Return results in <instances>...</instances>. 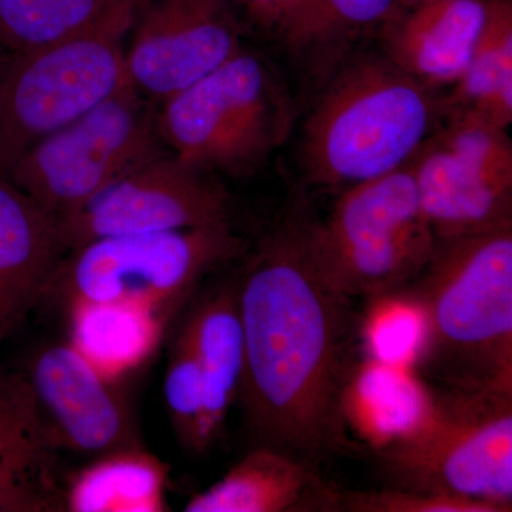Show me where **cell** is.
I'll return each mask as SVG.
<instances>
[{
    "mask_svg": "<svg viewBox=\"0 0 512 512\" xmlns=\"http://www.w3.org/2000/svg\"><path fill=\"white\" fill-rule=\"evenodd\" d=\"M311 214L291 205L237 281L244 333L241 399L256 446L315 464L348 447L342 396L350 372V298L329 284L309 239Z\"/></svg>",
    "mask_w": 512,
    "mask_h": 512,
    "instance_id": "6da1fadb",
    "label": "cell"
},
{
    "mask_svg": "<svg viewBox=\"0 0 512 512\" xmlns=\"http://www.w3.org/2000/svg\"><path fill=\"white\" fill-rule=\"evenodd\" d=\"M409 286L424 319L416 365L444 389L512 394V228L437 239Z\"/></svg>",
    "mask_w": 512,
    "mask_h": 512,
    "instance_id": "7a4b0ae2",
    "label": "cell"
},
{
    "mask_svg": "<svg viewBox=\"0 0 512 512\" xmlns=\"http://www.w3.org/2000/svg\"><path fill=\"white\" fill-rule=\"evenodd\" d=\"M441 99L386 57L340 64L306 120V177L323 188H345L404 167L431 136Z\"/></svg>",
    "mask_w": 512,
    "mask_h": 512,
    "instance_id": "3957f363",
    "label": "cell"
},
{
    "mask_svg": "<svg viewBox=\"0 0 512 512\" xmlns=\"http://www.w3.org/2000/svg\"><path fill=\"white\" fill-rule=\"evenodd\" d=\"M165 147L212 175L251 177L291 134L293 106L278 74L245 46L157 106Z\"/></svg>",
    "mask_w": 512,
    "mask_h": 512,
    "instance_id": "277c9868",
    "label": "cell"
},
{
    "mask_svg": "<svg viewBox=\"0 0 512 512\" xmlns=\"http://www.w3.org/2000/svg\"><path fill=\"white\" fill-rule=\"evenodd\" d=\"M136 0L50 45L12 53L0 70V178L29 148L128 82L126 42Z\"/></svg>",
    "mask_w": 512,
    "mask_h": 512,
    "instance_id": "5b68a950",
    "label": "cell"
},
{
    "mask_svg": "<svg viewBox=\"0 0 512 512\" xmlns=\"http://www.w3.org/2000/svg\"><path fill=\"white\" fill-rule=\"evenodd\" d=\"M320 271L348 298L375 299L412 284L429 264L436 237L412 165L345 188L325 221L309 220Z\"/></svg>",
    "mask_w": 512,
    "mask_h": 512,
    "instance_id": "8992f818",
    "label": "cell"
},
{
    "mask_svg": "<svg viewBox=\"0 0 512 512\" xmlns=\"http://www.w3.org/2000/svg\"><path fill=\"white\" fill-rule=\"evenodd\" d=\"M392 487L512 511V394L443 389L407 439L380 451Z\"/></svg>",
    "mask_w": 512,
    "mask_h": 512,
    "instance_id": "52a82bcc",
    "label": "cell"
},
{
    "mask_svg": "<svg viewBox=\"0 0 512 512\" xmlns=\"http://www.w3.org/2000/svg\"><path fill=\"white\" fill-rule=\"evenodd\" d=\"M248 249L232 224L94 239L64 254L49 291L67 303H126L170 320L201 279Z\"/></svg>",
    "mask_w": 512,
    "mask_h": 512,
    "instance_id": "ba28073f",
    "label": "cell"
},
{
    "mask_svg": "<svg viewBox=\"0 0 512 512\" xmlns=\"http://www.w3.org/2000/svg\"><path fill=\"white\" fill-rule=\"evenodd\" d=\"M167 153L157 104L127 83L29 148L5 180L59 218Z\"/></svg>",
    "mask_w": 512,
    "mask_h": 512,
    "instance_id": "9c48e42d",
    "label": "cell"
},
{
    "mask_svg": "<svg viewBox=\"0 0 512 512\" xmlns=\"http://www.w3.org/2000/svg\"><path fill=\"white\" fill-rule=\"evenodd\" d=\"M412 160L421 208L436 239L512 228V141L507 128L450 114Z\"/></svg>",
    "mask_w": 512,
    "mask_h": 512,
    "instance_id": "30bf717a",
    "label": "cell"
},
{
    "mask_svg": "<svg viewBox=\"0 0 512 512\" xmlns=\"http://www.w3.org/2000/svg\"><path fill=\"white\" fill-rule=\"evenodd\" d=\"M67 251L94 239L231 224V195L217 175L174 154L141 165L57 218Z\"/></svg>",
    "mask_w": 512,
    "mask_h": 512,
    "instance_id": "8fae6325",
    "label": "cell"
},
{
    "mask_svg": "<svg viewBox=\"0 0 512 512\" xmlns=\"http://www.w3.org/2000/svg\"><path fill=\"white\" fill-rule=\"evenodd\" d=\"M244 26L231 0H136L128 82L158 106L238 53Z\"/></svg>",
    "mask_w": 512,
    "mask_h": 512,
    "instance_id": "7c38bea8",
    "label": "cell"
},
{
    "mask_svg": "<svg viewBox=\"0 0 512 512\" xmlns=\"http://www.w3.org/2000/svg\"><path fill=\"white\" fill-rule=\"evenodd\" d=\"M26 380L57 450L97 457L141 447L126 397L72 343L36 352Z\"/></svg>",
    "mask_w": 512,
    "mask_h": 512,
    "instance_id": "4fadbf2b",
    "label": "cell"
},
{
    "mask_svg": "<svg viewBox=\"0 0 512 512\" xmlns=\"http://www.w3.org/2000/svg\"><path fill=\"white\" fill-rule=\"evenodd\" d=\"M487 18V0H420L383 23V56L431 90L466 72Z\"/></svg>",
    "mask_w": 512,
    "mask_h": 512,
    "instance_id": "5bb4252c",
    "label": "cell"
},
{
    "mask_svg": "<svg viewBox=\"0 0 512 512\" xmlns=\"http://www.w3.org/2000/svg\"><path fill=\"white\" fill-rule=\"evenodd\" d=\"M66 252L55 215L0 178V345L49 293Z\"/></svg>",
    "mask_w": 512,
    "mask_h": 512,
    "instance_id": "9a60e30c",
    "label": "cell"
},
{
    "mask_svg": "<svg viewBox=\"0 0 512 512\" xmlns=\"http://www.w3.org/2000/svg\"><path fill=\"white\" fill-rule=\"evenodd\" d=\"M57 451L26 377L0 369V511H66Z\"/></svg>",
    "mask_w": 512,
    "mask_h": 512,
    "instance_id": "2e32d148",
    "label": "cell"
},
{
    "mask_svg": "<svg viewBox=\"0 0 512 512\" xmlns=\"http://www.w3.org/2000/svg\"><path fill=\"white\" fill-rule=\"evenodd\" d=\"M340 491L315 464L256 446L217 483L195 494L187 512H338Z\"/></svg>",
    "mask_w": 512,
    "mask_h": 512,
    "instance_id": "e0dca14e",
    "label": "cell"
},
{
    "mask_svg": "<svg viewBox=\"0 0 512 512\" xmlns=\"http://www.w3.org/2000/svg\"><path fill=\"white\" fill-rule=\"evenodd\" d=\"M178 335L190 346L201 370L204 416L200 441L201 453H205L220 439L244 379V333L237 281L215 286L198 299Z\"/></svg>",
    "mask_w": 512,
    "mask_h": 512,
    "instance_id": "ac0fdd59",
    "label": "cell"
},
{
    "mask_svg": "<svg viewBox=\"0 0 512 512\" xmlns=\"http://www.w3.org/2000/svg\"><path fill=\"white\" fill-rule=\"evenodd\" d=\"M434 392L409 367L367 359L350 370L343 389L346 426L375 450L399 443L414 433L433 407Z\"/></svg>",
    "mask_w": 512,
    "mask_h": 512,
    "instance_id": "d6986e66",
    "label": "cell"
},
{
    "mask_svg": "<svg viewBox=\"0 0 512 512\" xmlns=\"http://www.w3.org/2000/svg\"><path fill=\"white\" fill-rule=\"evenodd\" d=\"M168 467L141 447L97 456L64 487L69 512H163Z\"/></svg>",
    "mask_w": 512,
    "mask_h": 512,
    "instance_id": "ffe728a7",
    "label": "cell"
},
{
    "mask_svg": "<svg viewBox=\"0 0 512 512\" xmlns=\"http://www.w3.org/2000/svg\"><path fill=\"white\" fill-rule=\"evenodd\" d=\"M70 343L114 380L143 365L168 320L126 303H69Z\"/></svg>",
    "mask_w": 512,
    "mask_h": 512,
    "instance_id": "44dd1931",
    "label": "cell"
},
{
    "mask_svg": "<svg viewBox=\"0 0 512 512\" xmlns=\"http://www.w3.org/2000/svg\"><path fill=\"white\" fill-rule=\"evenodd\" d=\"M470 113L495 126L512 121V0H487V18L466 72L441 99V114Z\"/></svg>",
    "mask_w": 512,
    "mask_h": 512,
    "instance_id": "7402d4cb",
    "label": "cell"
},
{
    "mask_svg": "<svg viewBox=\"0 0 512 512\" xmlns=\"http://www.w3.org/2000/svg\"><path fill=\"white\" fill-rule=\"evenodd\" d=\"M396 0H302L281 42L313 73L330 76L349 47L392 16Z\"/></svg>",
    "mask_w": 512,
    "mask_h": 512,
    "instance_id": "603a6c76",
    "label": "cell"
},
{
    "mask_svg": "<svg viewBox=\"0 0 512 512\" xmlns=\"http://www.w3.org/2000/svg\"><path fill=\"white\" fill-rule=\"evenodd\" d=\"M126 0H0V49L25 52L93 28Z\"/></svg>",
    "mask_w": 512,
    "mask_h": 512,
    "instance_id": "cb8c5ba5",
    "label": "cell"
},
{
    "mask_svg": "<svg viewBox=\"0 0 512 512\" xmlns=\"http://www.w3.org/2000/svg\"><path fill=\"white\" fill-rule=\"evenodd\" d=\"M373 301L365 323L370 359L409 369L416 367L424 340L420 306L409 293H389Z\"/></svg>",
    "mask_w": 512,
    "mask_h": 512,
    "instance_id": "d4e9b609",
    "label": "cell"
},
{
    "mask_svg": "<svg viewBox=\"0 0 512 512\" xmlns=\"http://www.w3.org/2000/svg\"><path fill=\"white\" fill-rule=\"evenodd\" d=\"M164 399L175 436L191 453H201L204 386L200 366L187 342L177 335L164 379Z\"/></svg>",
    "mask_w": 512,
    "mask_h": 512,
    "instance_id": "484cf974",
    "label": "cell"
},
{
    "mask_svg": "<svg viewBox=\"0 0 512 512\" xmlns=\"http://www.w3.org/2000/svg\"><path fill=\"white\" fill-rule=\"evenodd\" d=\"M338 512H494L488 505L407 488L340 491Z\"/></svg>",
    "mask_w": 512,
    "mask_h": 512,
    "instance_id": "4316f807",
    "label": "cell"
},
{
    "mask_svg": "<svg viewBox=\"0 0 512 512\" xmlns=\"http://www.w3.org/2000/svg\"><path fill=\"white\" fill-rule=\"evenodd\" d=\"M242 22L281 39L302 0H231Z\"/></svg>",
    "mask_w": 512,
    "mask_h": 512,
    "instance_id": "83f0119b",
    "label": "cell"
},
{
    "mask_svg": "<svg viewBox=\"0 0 512 512\" xmlns=\"http://www.w3.org/2000/svg\"><path fill=\"white\" fill-rule=\"evenodd\" d=\"M6 57H8V53L3 52L2 49H0V70H2L3 63H5Z\"/></svg>",
    "mask_w": 512,
    "mask_h": 512,
    "instance_id": "f1b7e54d",
    "label": "cell"
}]
</instances>
